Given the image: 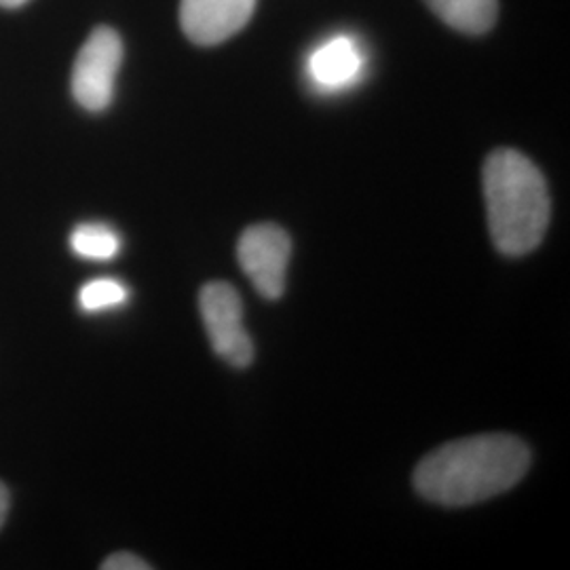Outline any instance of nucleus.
I'll use <instances>...</instances> for the list:
<instances>
[{
  "mask_svg": "<svg viewBox=\"0 0 570 570\" xmlns=\"http://www.w3.org/2000/svg\"><path fill=\"white\" fill-rule=\"evenodd\" d=\"M70 247L87 261H112L121 252V237L108 225L87 223L72 230Z\"/></svg>",
  "mask_w": 570,
  "mask_h": 570,
  "instance_id": "1a4fd4ad",
  "label": "nucleus"
},
{
  "mask_svg": "<svg viewBox=\"0 0 570 570\" xmlns=\"http://www.w3.org/2000/svg\"><path fill=\"white\" fill-rule=\"evenodd\" d=\"M104 570H150L153 567L148 562H144L140 556L129 553V551H119L112 553L110 558H106L102 562Z\"/></svg>",
  "mask_w": 570,
  "mask_h": 570,
  "instance_id": "9b49d317",
  "label": "nucleus"
},
{
  "mask_svg": "<svg viewBox=\"0 0 570 570\" xmlns=\"http://www.w3.org/2000/svg\"><path fill=\"white\" fill-rule=\"evenodd\" d=\"M28 0H0V7L4 9H18L21 4H26Z\"/></svg>",
  "mask_w": 570,
  "mask_h": 570,
  "instance_id": "ddd939ff",
  "label": "nucleus"
},
{
  "mask_svg": "<svg viewBox=\"0 0 570 570\" xmlns=\"http://www.w3.org/2000/svg\"><path fill=\"white\" fill-rule=\"evenodd\" d=\"M258 0H183L180 26L188 41L214 47L228 41L252 20Z\"/></svg>",
  "mask_w": 570,
  "mask_h": 570,
  "instance_id": "423d86ee",
  "label": "nucleus"
},
{
  "mask_svg": "<svg viewBox=\"0 0 570 570\" xmlns=\"http://www.w3.org/2000/svg\"><path fill=\"white\" fill-rule=\"evenodd\" d=\"M429 9L452 30L480 37L487 35L499 16V0H425Z\"/></svg>",
  "mask_w": 570,
  "mask_h": 570,
  "instance_id": "6e6552de",
  "label": "nucleus"
},
{
  "mask_svg": "<svg viewBox=\"0 0 570 570\" xmlns=\"http://www.w3.org/2000/svg\"><path fill=\"white\" fill-rule=\"evenodd\" d=\"M122 63V41L117 30L98 26L77 56L72 68V96L89 112H102L115 98V82Z\"/></svg>",
  "mask_w": 570,
  "mask_h": 570,
  "instance_id": "7ed1b4c3",
  "label": "nucleus"
},
{
  "mask_svg": "<svg viewBox=\"0 0 570 570\" xmlns=\"http://www.w3.org/2000/svg\"><path fill=\"white\" fill-rule=\"evenodd\" d=\"M199 311L212 348L233 367L254 362V343L244 327V305L239 292L225 282L204 285Z\"/></svg>",
  "mask_w": 570,
  "mask_h": 570,
  "instance_id": "20e7f679",
  "label": "nucleus"
},
{
  "mask_svg": "<svg viewBox=\"0 0 570 570\" xmlns=\"http://www.w3.org/2000/svg\"><path fill=\"white\" fill-rule=\"evenodd\" d=\"M127 296H129V292L119 279L102 277V279H94V282L82 285L81 292H79V305L87 313H98V311H106L112 306L125 305Z\"/></svg>",
  "mask_w": 570,
  "mask_h": 570,
  "instance_id": "9d476101",
  "label": "nucleus"
},
{
  "mask_svg": "<svg viewBox=\"0 0 570 570\" xmlns=\"http://www.w3.org/2000/svg\"><path fill=\"white\" fill-rule=\"evenodd\" d=\"M7 511H9V490L4 484H0V527L4 524Z\"/></svg>",
  "mask_w": 570,
  "mask_h": 570,
  "instance_id": "f8f14e48",
  "label": "nucleus"
},
{
  "mask_svg": "<svg viewBox=\"0 0 570 570\" xmlns=\"http://www.w3.org/2000/svg\"><path fill=\"white\" fill-rule=\"evenodd\" d=\"M530 468V449L510 433L454 440L414 469V489L431 503L468 508L513 489Z\"/></svg>",
  "mask_w": 570,
  "mask_h": 570,
  "instance_id": "f257e3e1",
  "label": "nucleus"
},
{
  "mask_svg": "<svg viewBox=\"0 0 570 570\" xmlns=\"http://www.w3.org/2000/svg\"><path fill=\"white\" fill-rule=\"evenodd\" d=\"M366 68V56L357 39L336 35L311 51L306 75L322 91H343L360 81Z\"/></svg>",
  "mask_w": 570,
  "mask_h": 570,
  "instance_id": "0eeeda50",
  "label": "nucleus"
},
{
  "mask_svg": "<svg viewBox=\"0 0 570 570\" xmlns=\"http://www.w3.org/2000/svg\"><path fill=\"white\" fill-rule=\"evenodd\" d=\"M482 184L494 247L511 258L537 249L551 216L550 190L541 169L522 153L499 148L484 164Z\"/></svg>",
  "mask_w": 570,
  "mask_h": 570,
  "instance_id": "f03ea898",
  "label": "nucleus"
},
{
  "mask_svg": "<svg viewBox=\"0 0 570 570\" xmlns=\"http://www.w3.org/2000/svg\"><path fill=\"white\" fill-rule=\"evenodd\" d=\"M292 239L282 226L263 223L245 228L237 244V261L247 279L266 301H277L285 292Z\"/></svg>",
  "mask_w": 570,
  "mask_h": 570,
  "instance_id": "39448f33",
  "label": "nucleus"
}]
</instances>
